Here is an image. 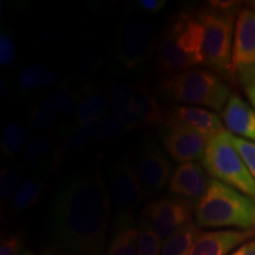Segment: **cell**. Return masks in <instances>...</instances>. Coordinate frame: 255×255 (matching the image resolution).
<instances>
[{"instance_id":"35","label":"cell","mask_w":255,"mask_h":255,"mask_svg":"<svg viewBox=\"0 0 255 255\" xmlns=\"http://www.w3.org/2000/svg\"><path fill=\"white\" fill-rule=\"evenodd\" d=\"M24 233H12L1 240L0 255H21L24 250Z\"/></svg>"},{"instance_id":"11","label":"cell","mask_w":255,"mask_h":255,"mask_svg":"<svg viewBox=\"0 0 255 255\" xmlns=\"http://www.w3.org/2000/svg\"><path fill=\"white\" fill-rule=\"evenodd\" d=\"M109 182L113 196L119 209L135 214V212L146 200L135 168L129 155L116 159L109 170Z\"/></svg>"},{"instance_id":"37","label":"cell","mask_w":255,"mask_h":255,"mask_svg":"<svg viewBox=\"0 0 255 255\" xmlns=\"http://www.w3.org/2000/svg\"><path fill=\"white\" fill-rule=\"evenodd\" d=\"M231 255H255V238L234 251Z\"/></svg>"},{"instance_id":"18","label":"cell","mask_w":255,"mask_h":255,"mask_svg":"<svg viewBox=\"0 0 255 255\" xmlns=\"http://www.w3.org/2000/svg\"><path fill=\"white\" fill-rule=\"evenodd\" d=\"M52 176L50 173L49 164L45 163L38 165L24 182L19 187L13 199L8 205L9 213L12 216H21L31 209L41 199L45 191L49 178Z\"/></svg>"},{"instance_id":"8","label":"cell","mask_w":255,"mask_h":255,"mask_svg":"<svg viewBox=\"0 0 255 255\" xmlns=\"http://www.w3.org/2000/svg\"><path fill=\"white\" fill-rule=\"evenodd\" d=\"M132 165L146 199H154L168 186L171 176V164L163 148L151 133L143 135L132 158Z\"/></svg>"},{"instance_id":"28","label":"cell","mask_w":255,"mask_h":255,"mask_svg":"<svg viewBox=\"0 0 255 255\" xmlns=\"http://www.w3.org/2000/svg\"><path fill=\"white\" fill-rule=\"evenodd\" d=\"M138 255H161L163 240L144 216L138 219Z\"/></svg>"},{"instance_id":"34","label":"cell","mask_w":255,"mask_h":255,"mask_svg":"<svg viewBox=\"0 0 255 255\" xmlns=\"http://www.w3.org/2000/svg\"><path fill=\"white\" fill-rule=\"evenodd\" d=\"M232 141L255 180V143L233 135Z\"/></svg>"},{"instance_id":"5","label":"cell","mask_w":255,"mask_h":255,"mask_svg":"<svg viewBox=\"0 0 255 255\" xmlns=\"http://www.w3.org/2000/svg\"><path fill=\"white\" fill-rule=\"evenodd\" d=\"M201 163L210 177L255 201V180L227 130L209 139Z\"/></svg>"},{"instance_id":"12","label":"cell","mask_w":255,"mask_h":255,"mask_svg":"<svg viewBox=\"0 0 255 255\" xmlns=\"http://www.w3.org/2000/svg\"><path fill=\"white\" fill-rule=\"evenodd\" d=\"M162 148L180 163L201 161L209 138L176 126H162L158 130Z\"/></svg>"},{"instance_id":"23","label":"cell","mask_w":255,"mask_h":255,"mask_svg":"<svg viewBox=\"0 0 255 255\" xmlns=\"http://www.w3.org/2000/svg\"><path fill=\"white\" fill-rule=\"evenodd\" d=\"M200 232L196 222H189L165 239L162 245L161 255H189Z\"/></svg>"},{"instance_id":"6","label":"cell","mask_w":255,"mask_h":255,"mask_svg":"<svg viewBox=\"0 0 255 255\" xmlns=\"http://www.w3.org/2000/svg\"><path fill=\"white\" fill-rule=\"evenodd\" d=\"M196 15L205 34L206 65L219 73L231 75L233 41L237 23L235 13L209 5L201 7Z\"/></svg>"},{"instance_id":"1","label":"cell","mask_w":255,"mask_h":255,"mask_svg":"<svg viewBox=\"0 0 255 255\" xmlns=\"http://www.w3.org/2000/svg\"><path fill=\"white\" fill-rule=\"evenodd\" d=\"M110 212V194L101 164L91 162L56 188L44 250L51 255H107Z\"/></svg>"},{"instance_id":"3","label":"cell","mask_w":255,"mask_h":255,"mask_svg":"<svg viewBox=\"0 0 255 255\" xmlns=\"http://www.w3.org/2000/svg\"><path fill=\"white\" fill-rule=\"evenodd\" d=\"M200 228H234L255 232V201L212 178L206 194L195 206Z\"/></svg>"},{"instance_id":"13","label":"cell","mask_w":255,"mask_h":255,"mask_svg":"<svg viewBox=\"0 0 255 255\" xmlns=\"http://www.w3.org/2000/svg\"><path fill=\"white\" fill-rule=\"evenodd\" d=\"M167 126H176L212 138L222 131V121L218 114L201 107L170 104L167 109Z\"/></svg>"},{"instance_id":"26","label":"cell","mask_w":255,"mask_h":255,"mask_svg":"<svg viewBox=\"0 0 255 255\" xmlns=\"http://www.w3.org/2000/svg\"><path fill=\"white\" fill-rule=\"evenodd\" d=\"M24 171L25 168L20 162L2 167L0 171V202L2 209L9 205L19 187L24 182Z\"/></svg>"},{"instance_id":"7","label":"cell","mask_w":255,"mask_h":255,"mask_svg":"<svg viewBox=\"0 0 255 255\" xmlns=\"http://www.w3.org/2000/svg\"><path fill=\"white\" fill-rule=\"evenodd\" d=\"M155 46V33L149 19L129 12L119 28L115 43L117 62L128 71H139L144 68Z\"/></svg>"},{"instance_id":"17","label":"cell","mask_w":255,"mask_h":255,"mask_svg":"<svg viewBox=\"0 0 255 255\" xmlns=\"http://www.w3.org/2000/svg\"><path fill=\"white\" fill-rule=\"evenodd\" d=\"M138 222L135 214L117 210L109 235L107 255H138Z\"/></svg>"},{"instance_id":"9","label":"cell","mask_w":255,"mask_h":255,"mask_svg":"<svg viewBox=\"0 0 255 255\" xmlns=\"http://www.w3.org/2000/svg\"><path fill=\"white\" fill-rule=\"evenodd\" d=\"M231 76L250 88L255 85V9L245 7L235 23Z\"/></svg>"},{"instance_id":"39","label":"cell","mask_w":255,"mask_h":255,"mask_svg":"<svg viewBox=\"0 0 255 255\" xmlns=\"http://www.w3.org/2000/svg\"><path fill=\"white\" fill-rule=\"evenodd\" d=\"M21 255H51L49 252H47L46 250H41L40 252H36V251H32V250H25L24 252H23V254Z\"/></svg>"},{"instance_id":"40","label":"cell","mask_w":255,"mask_h":255,"mask_svg":"<svg viewBox=\"0 0 255 255\" xmlns=\"http://www.w3.org/2000/svg\"><path fill=\"white\" fill-rule=\"evenodd\" d=\"M250 4H251V8L255 9V1H252V2H250Z\"/></svg>"},{"instance_id":"22","label":"cell","mask_w":255,"mask_h":255,"mask_svg":"<svg viewBox=\"0 0 255 255\" xmlns=\"http://www.w3.org/2000/svg\"><path fill=\"white\" fill-rule=\"evenodd\" d=\"M60 137V129L41 133L34 137L24 148L21 156L24 162L31 165H40L49 159Z\"/></svg>"},{"instance_id":"36","label":"cell","mask_w":255,"mask_h":255,"mask_svg":"<svg viewBox=\"0 0 255 255\" xmlns=\"http://www.w3.org/2000/svg\"><path fill=\"white\" fill-rule=\"evenodd\" d=\"M137 4L143 11L149 12V13H156L167 5V1L165 0H139Z\"/></svg>"},{"instance_id":"30","label":"cell","mask_w":255,"mask_h":255,"mask_svg":"<svg viewBox=\"0 0 255 255\" xmlns=\"http://www.w3.org/2000/svg\"><path fill=\"white\" fill-rule=\"evenodd\" d=\"M51 101L55 105L57 113L63 117L75 116L77 108V95L73 91L68 82L62 81L53 88Z\"/></svg>"},{"instance_id":"4","label":"cell","mask_w":255,"mask_h":255,"mask_svg":"<svg viewBox=\"0 0 255 255\" xmlns=\"http://www.w3.org/2000/svg\"><path fill=\"white\" fill-rule=\"evenodd\" d=\"M159 94L175 104L221 110L231 97V89L221 77L205 69H190L158 82Z\"/></svg>"},{"instance_id":"2","label":"cell","mask_w":255,"mask_h":255,"mask_svg":"<svg viewBox=\"0 0 255 255\" xmlns=\"http://www.w3.org/2000/svg\"><path fill=\"white\" fill-rule=\"evenodd\" d=\"M206 64L205 34L196 14L178 12L170 19L158 40L156 65L168 75Z\"/></svg>"},{"instance_id":"10","label":"cell","mask_w":255,"mask_h":255,"mask_svg":"<svg viewBox=\"0 0 255 255\" xmlns=\"http://www.w3.org/2000/svg\"><path fill=\"white\" fill-rule=\"evenodd\" d=\"M142 216L151 223L162 240L193 221L195 205L181 197L168 195L145 203Z\"/></svg>"},{"instance_id":"29","label":"cell","mask_w":255,"mask_h":255,"mask_svg":"<svg viewBox=\"0 0 255 255\" xmlns=\"http://www.w3.org/2000/svg\"><path fill=\"white\" fill-rule=\"evenodd\" d=\"M57 116L58 113L52 101L44 98L32 107L28 113V122L38 131H45L55 124Z\"/></svg>"},{"instance_id":"33","label":"cell","mask_w":255,"mask_h":255,"mask_svg":"<svg viewBox=\"0 0 255 255\" xmlns=\"http://www.w3.org/2000/svg\"><path fill=\"white\" fill-rule=\"evenodd\" d=\"M17 58V46L13 38L6 31V28H1L0 33V65L1 68L9 66Z\"/></svg>"},{"instance_id":"32","label":"cell","mask_w":255,"mask_h":255,"mask_svg":"<svg viewBox=\"0 0 255 255\" xmlns=\"http://www.w3.org/2000/svg\"><path fill=\"white\" fill-rule=\"evenodd\" d=\"M100 64V51L92 44L83 46L76 56V66L82 72H95Z\"/></svg>"},{"instance_id":"16","label":"cell","mask_w":255,"mask_h":255,"mask_svg":"<svg viewBox=\"0 0 255 255\" xmlns=\"http://www.w3.org/2000/svg\"><path fill=\"white\" fill-rule=\"evenodd\" d=\"M135 95L130 114L123 119L128 131L145 127H162L167 120L164 109L148 89L142 85H133Z\"/></svg>"},{"instance_id":"24","label":"cell","mask_w":255,"mask_h":255,"mask_svg":"<svg viewBox=\"0 0 255 255\" xmlns=\"http://www.w3.org/2000/svg\"><path fill=\"white\" fill-rule=\"evenodd\" d=\"M60 129H62V131L66 137L70 154L72 156L85 150L92 143L98 141L100 122L89 123L78 128H71L70 123L63 124Z\"/></svg>"},{"instance_id":"15","label":"cell","mask_w":255,"mask_h":255,"mask_svg":"<svg viewBox=\"0 0 255 255\" xmlns=\"http://www.w3.org/2000/svg\"><path fill=\"white\" fill-rule=\"evenodd\" d=\"M254 238V231L222 229L200 232L189 255H231L233 251Z\"/></svg>"},{"instance_id":"20","label":"cell","mask_w":255,"mask_h":255,"mask_svg":"<svg viewBox=\"0 0 255 255\" xmlns=\"http://www.w3.org/2000/svg\"><path fill=\"white\" fill-rule=\"evenodd\" d=\"M222 121L229 132L255 143V111L240 96L231 95L223 108Z\"/></svg>"},{"instance_id":"25","label":"cell","mask_w":255,"mask_h":255,"mask_svg":"<svg viewBox=\"0 0 255 255\" xmlns=\"http://www.w3.org/2000/svg\"><path fill=\"white\" fill-rule=\"evenodd\" d=\"M30 131L18 123H7L1 133V154L6 159H14L30 139ZM24 150V149H23Z\"/></svg>"},{"instance_id":"27","label":"cell","mask_w":255,"mask_h":255,"mask_svg":"<svg viewBox=\"0 0 255 255\" xmlns=\"http://www.w3.org/2000/svg\"><path fill=\"white\" fill-rule=\"evenodd\" d=\"M133 95H135L133 85L114 84L113 87H110L107 96L111 113L119 115L122 120L128 116L132 108Z\"/></svg>"},{"instance_id":"21","label":"cell","mask_w":255,"mask_h":255,"mask_svg":"<svg viewBox=\"0 0 255 255\" xmlns=\"http://www.w3.org/2000/svg\"><path fill=\"white\" fill-rule=\"evenodd\" d=\"M18 87L25 94H36L58 84V76L50 66L34 63L20 70L17 77Z\"/></svg>"},{"instance_id":"14","label":"cell","mask_w":255,"mask_h":255,"mask_svg":"<svg viewBox=\"0 0 255 255\" xmlns=\"http://www.w3.org/2000/svg\"><path fill=\"white\" fill-rule=\"evenodd\" d=\"M210 180L202 163L187 162L177 165L171 173L168 189L170 195L190 201L196 206L208 189Z\"/></svg>"},{"instance_id":"19","label":"cell","mask_w":255,"mask_h":255,"mask_svg":"<svg viewBox=\"0 0 255 255\" xmlns=\"http://www.w3.org/2000/svg\"><path fill=\"white\" fill-rule=\"evenodd\" d=\"M77 95V108H76L73 121L70 123L71 128H78L85 124L101 122L109 114V100L103 91L94 85H85Z\"/></svg>"},{"instance_id":"38","label":"cell","mask_w":255,"mask_h":255,"mask_svg":"<svg viewBox=\"0 0 255 255\" xmlns=\"http://www.w3.org/2000/svg\"><path fill=\"white\" fill-rule=\"evenodd\" d=\"M246 92H247V96H248V98H250L252 105H253V109L255 111V85L247 88Z\"/></svg>"},{"instance_id":"31","label":"cell","mask_w":255,"mask_h":255,"mask_svg":"<svg viewBox=\"0 0 255 255\" xmlns=\"http://www.w3.org/2000/svg\"><path fill=\"white\" fill-rule=\"evenodd\" d=\"M126 124L119 115L109 113L100 122L98 130V141L102 143H110L127 132Z\"/></svg>"}]
</instances>
